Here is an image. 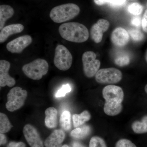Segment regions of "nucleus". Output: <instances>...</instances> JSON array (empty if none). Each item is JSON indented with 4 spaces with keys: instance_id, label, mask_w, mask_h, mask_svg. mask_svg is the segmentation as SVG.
Returning a JSON list of instances; mask_svg holds the SVG:
<instances>
[{
    "instance_id": "f704fd0d",
    "label": "nucleus",
    "mask_w": 147,
    "mask_h": 147,
    "mask_svg": "<svg viewBox=\"0 0 147 147\" xmlns=\"http://www.w3.org/2000/svg\"><path fill=\"white\" fill-rule=\"evenodd\" d=\"M72 147H85L84 146L80 143L78 142H74L72 144Z\"/></svg>"
},
{
    "instance_id": "58836bf2",
    "label": "nucleus",
    "mask_w": 147,
    "mask_h": 147,
    "mask_svg": "<svg viewBox=\"0 0 147 147\" xmlns=\"http://www.w3.org/2000/svg\"><path fill=\"white\" fill-rule=\"evenodd\" d=\"M131 1H132V0H131Z\"/></svg>"
},
{
    "instance_id": "a878e982",
    "label": "nucleus",
    "mask_w": 147,
    "mask_h": 147,
    "mask_svg": "<svg viewBox=\"0 0 147 147\" xmlns=\"http://www.w3.org/2000/svg\"><path fill=\"white\" fill-rule=\"evenodd\" d=\"M129 34L132 40L135 41H141L144 38V35L138 29H131L129 31Z\"/></svg>"
},
{
    "instance_id": "b1692460",
    "label": "nucleus",
    "mask_w": 147,
    "mask_h": 147,
    "mask_svg": "<svg viewBox=\"0 0 147 147\" xmlns=\"http://www.w3.org/2000/svg\"><path fill=\"white\" fill-rule=\"evenodd\" d=\"M89 147H107L106 143L101 137L94 136L90 140Z\"/></svg>"
},
{
    "instance_id": "e433bc0d",
    "label": "nucleus",
    "mask_w": 147,
    "mask_h": 147,
    "mask_svg": "<svg viewBox=\"0 0 147 147\" xmlns=\"http://www.w3.org/2000/svg\"><path fill=\"white\" fill-rule=\"evenodd\" d=\"M145 58H146V62H147V50L146 52V56H145Z\"/></svg>"
},
{
    "instance_id": "f3484780",
    "label": "nucleus",
    "mask_w": 147,
    "mask_h": 147,
    "mask_svg": "<svg viewBox=\"0 0 147 147\" xmlns=\"http://www.w3.org/2000/svg\"><path fill=\"white\" fill-rule=\"evenodd\" d=\"M13 8L10 5H3L0 6V30L4 28L6 21L14 14Z\"/></svg>"
},
{
    "instance_id": "7c9ffc66",
    "label": "nucleus",
    "mask_w": 147,
    "mask_h": 147,
    "mask_svg": "<svg viewBox=\"0 0 147 147\" xmlns=\"http://www.w3.org/2000/svg\"><path fill=\"white\" fill-rule=\"evenodd\" d=\"M7 147H26V145L22 142H11L8 145Z\"/></svg>"
},
{
    "instance_id": "4c0bfd02",
    "label": "nucleus",
    "mask_w": 147,
    "mask_h": 147,
    "mask_svg": "<svg viewBox=\"0 0 147 147\" xmlns=\"http://www.w3.org/2000/svg\"><path fill=\"white\" fill-rule=\"evenodd\" d=\"M61 147H69L67 145H64L63 146H62Z\"/></svg>"
},
{
    "instance_id": "6e6552de",
    "label": "nucleus",
    "mask_w": 147,
    "mask_h": 147,
    "mask_svg": "<svg viewBox=\"0 0 147 147\" xmlns=\"http://www.w3.org/2000/svg\"><path fill=\"white\" fill-rule=\"evenodd\" d=\"M96 81L100 84H115L120 82L122 74L118 69L110 67L99 69L95 75Z\"/></svg>"
},
{
    "instance_id": "5701e85b",
    "label": "nucleus",
    "mask_w": 147,
    "mask_h": 147,
    "mask_svg": "<svg viewBox=\"0 0 147 147\" xmlns=\"http://www.w3.org/2000/svg\"><path fill=\"white\" fill-rule=\"evenodd\" d=\"M130 63V58L126 54H121L116 57L115 63L119 66L123 67L128 65Z\"/></svg>"
},
{
    "instance_id": "c756f323",
    "label": "nucleus",
    "mask_w": 147,
    "mask_h": 147,
    "mask_svg": "<svg viewBox=\"0 0 147 147\" xmlns=\"http://www.w3.org/2000/svg\"><path fill=\"white\" fill-rule=\"evenodd\" d=\"M126 0H111L109 3L113 6H120L125 3Z\"/></svg>"
},
{
    "instance_id": "4be33fe9",
    "label": "nucleus",
    "mask_w": 147,
    "mask_h": 147,
    "mask_svg": "<svg viewBox=\"0 0 147 147\" xmlns=\"http://www.w3.org/2000/svg\"><path fill=\"white\" fill-rule=\"evenodd\" d=\"M12 125L10 123L8 117L4 113H0V132L1 133H7L12 128Z\"/></svg>"
},
{
    "instance_id": "39448f33",
    "label": "nucleus",
    "mask_w": 147,
    "mask_h": 147,
    "mask_svg": "<svg viewBox=\"0 0 147 147\" xmlns=\"http://www.w3.org/2000/svg\"><path fill=\"white\" fill-rule=\"evenodd\" d=\"M27 96L28 92L26 90L19 87L12 88L7 94L6 108L11 112L18 110L24 106Z\"/></svg>"
},
{
    "instance_id": "c9c22d12",
    "label": "nucleus",
    "mask_w": 147,
    "mask_h": 147,
    "mask_svg": "<svg viewBox=\"0 0 147 147\" xmlns=\"http://www.w3.org/2000/svg\"><path fill=\"white\" fill-rule=\"evenodd\" d=\"M145 90L147 94V84L145 87Z\"/></svg>"
},
{
    "instance_id": "20e7f679",
    "label": "nucleus",
    "mask_w": 147,
    "mask_h": 147,
    "mask_svg": "<svg viewBox=\"0 0 147 147\" xmlns=\"http://www.w3.org/2000/svg\"><path fill=\"white\" fill-rule=\"evenodd\" d=\"M49 65L45 60L37 59L30 63L24 65L22 67L23 72L26 76L34 80H39L47 74Z\"/></svg>"
},
{
    "instance_id": "1a4fd4ad",
    "label": "nucleus",
    "mask_w": 147,
    "mask_h": 147,
    "mask_svg": "<svg viewBox=\"0 0 147 147\" xmlns=\"http://www.w3.org/2000/svg\"><path fill=\"white\" fill-rule=\"evenodd\" d=\"M24 137L31 147H44L42 139L36 129L30 124L26 125L23 129Z\"/></svg>"
},
{
    "instance_id": "a211bd4d",
    "label": "nucleus",
    "mask_w": 147,
    "mask_h": 147,
    "mask_svg": "<svg viewBox=\"0 0 147 147\" xmlns=\"http://www.w3.org/2000/svg\"><path fill=\"white\" fill-rule=\"evenodd\" d=\"M90 119V114L88 110L83 111L80 115L74 114L72 116L74 126L76 128L78 127L89 121Z\"/></svg>"
},
{
    "instance_id": "aec40b11",
    "label": "nucleus",
    "mask_w": 147,
    "mask_h": 147,
    "mask_svg": "<svg viewBox=\"0 0 147 147\" xmlns=\"http://www.w3.org/2000/svg\"><path fill=\"white\" fill-rule=\"evenodd\" d=\"M90 132V127L85 125L81 127H76L71 131L70 135L73 138L82 139L86 137Z\"/></svg>"
},
{
    "instance_id": "0eeeda50",
    "label": "nucleus",
    "mask_w": 147,
    "mask_h": 147,
    "mask_svg": "<svg viewBox=\"0 0 147 147\" xmlns=\"http://www.w3.org/2000/svg\"><path fill=\"white\" fill-rule=\"evenodd\" d=\"M96 55L92 51H87L82 56L83 70L85 75L88 78L95 76L99 70L100 66V61L96 59Z\"/></svg>"
},
{
    "instance_id": "2eb2a0df",
    "label": "nucleus",
    "mask_w": 147,
    "mask_h": 147,
    "mask_svg": "<svg viewBox=\"0 0 147 147\" xmlns=\"http://www.w3.org/2000/svg\"><path fill=\"white\" fill-rule=\"evenodd\" d=\"M24 28V26L19 24H11L4 27L0 33V42H4L11 35L21 32Z\"/></svg>"
},
{
    "instance_id": "cd10ccee",
    "label": "nucleus",
    "mask_w": 147,
    "mask_h": 147,
    "mask_svg": "<svg viewBox=\"0 0 147 147\" xmlns=\"http://www.w3.org/2000/svg\"><path fill=\"white\" fill-rule=\"evenodd\" d=\"M115 147H137L130 140L127 139H121L116 143Z\"/></svg>"
},
{
    "instance_id": "423d86ee",
    "label": "nucleus",
    "mask_w": 147,
    "mask_h": 147,
    "mask_svg": "<svg viewBox=\"0 0 147 147\" xmlns=\"http://www.w3.org/2000/svg\"><path fill=\"white\" fill-rule=\"evenodd\" d=\"M72 55L69 50L63 45H58L55 50L54 59L55 66L62 71H66L71 67L72 63Z\"/></svg>"
},
{
    "instance_id": "ddd939ff",
    "label": "nucleus",
    "mask_w": 147,
    "mask_h": 147,
    "mask_svg": "<svg viewBox=\"0 0 147 147\" xmlns=\"http://www.w3.org/2000/svg\"><path fill=\"white\" fill-rule=\"evenodd\" d=\"M129 34L125 29L119 27L113 30L111 35V40L115 46L123 47L129 41Z\"/></svg>"
},
{
    "instance_id": "f8f14e48",
    "label": "nucleus",
    "mask_w": 147,
    "mask_h": 147,
    "mask_svg": "<svg viewBox=\"0 0 147 147\" xmlns=\"http://www.w3.org/2000/svg\"><path fill=\"white\" fill-rule=\"evenodd\" d=\"M9 62L4 60L0 61V86L1 87L6 86L13 87L16 84V81L13 77L9 74L10 68Z\"/></svg>"
},
{
    "instance_id": "9b49d317",
    "label": "nucleus",
    "mask_w": 147,
    "mask_h": 147,
    "mask_svg": "<svg viewBox=\"0 0 147 147\" xmlns=\"http://www.w3.org/2000/svg\"><path fill=\"white\" fill-rule=\"evenodd\" d=\"M110 23L108 20L100 19L93 25L90 30V36L95 42L99 43L102 41L103 34L108 30Z\"/></svg>"
},
{
    "instance_id": "393cba45",
    "label": "nucleus",
    "mask_w": 147,
    "mask_h": 147,
    "mask_svg": "<svg viewBox=\"0 0 147 147\" xmlns=\"http://www.w3.org/2000/svg\"><path fill=\"white\" fill-rule=\"evenodd\" d=\"M128 10L129 13L136 16L140 15L143 10V6L137 3H131L129 6Z\"/></svg>"
},
{
    "instance_id": "6ab92c4d",
    "label": "nucleus",
    "mask_w": 147,
    "mask_h": 147,
    "mask_svg": "<svg viewBox=\"0 0 147 147\" xmlns=\"http://www.w3.org/2000/svg\"><path fill=\"white\" fill-rule=\"evenodd\" d=\"M131 128L137 134H143L147 132V115L143 117L141 121L134 122L131 125Z\"/></svg>"
},
{
    "instance_id": "473e14b6",
    "label": "nucleus",
    "mask_w": 147,
    "mask_h": 147,
    "mask_svg": "<svg viewBox=\"0 0 147 147\" xmlns=\"http://www.w3.org/2000/svg\"><path fill=\"white\" fill-rule=\"evenodd\" d=\"M7 142L6 137L5 135L3 133L0 134V145L1 146L5 144Z\"/></svg>"
},
{
    "instance_id": "f257e3e1",
    "label": "nucleus",
    "mask_w": 147,
    "mask_h": 147,
    "mask_svg": "<svg viewBox=\"0 0 147 147\" xmlns=\"http://www.w3.org/2000/svg\"><path fill=\"white\" fill-rule=\"evenodd\" d=\"M102 94L105 100L103 107L105 114L110 116L120 114L122 110V102L124 95L121 88L115 85H108L103 88Z\"/></svg>"
},
{
    "instance_id": "7ed1b4c3",
    "label": "nucleus",
    "mask_w": 147,
    "mask_h": 147,
    "mask_svg": "<svg viewBox=\"0 0 147 147\" xmlns=\"http://www.w3.org/2000/svg\"><path fill=\"white\" fill-rule=\"evenodd\" d=\"M80 11V8L78 5L69 3L54 7L50 11V16L54 22L60 24L75 18Z\"/></svg>"
},
{
    "instance_id": "c85d7f7f",
    "label": "nucleus",
    "mask_w": 147,
    "mask_h": 147,
    "mask_svg": "<svg viewBox=\"0 0 147 147\" xmlns=\"http://www.w3.org/2000/svg\"><path fill=\"white\" fill-rule=\"evenodd\" d=\"M142 28L147 33V9L145 11L142 21Z\"/></svg>"
},
{
    "instance_id": "bb28decb",
    "label": "nucleus",
    "mask_w": 147,
    "mask_h": 147,
    "mask_svg": "<svg viewBox=\"0 0 147 147\" xmlns=\"http://www.w3.org/2000/svg\"><path fill=\"white\" fill-rule=\"evenodd\" d=\"M71 90V86L69 84H66L63 85L61 88L58 90L55 94V96L57 98L63 97L65 96L66 94L69 92Z\"/></svg>"
},
{
    "instance_id": "dca6fc26",
    "label": "nucleus",
    "mask_w": 147,
    "mask_h": 147,
    "mask_svg": "<svg viewBox=\"0 0 147 147\" xmlns=\"http://www.w3.org/2000/svg\"><path fill=\"white\" fill-rule=\"evenodd\" d=\"M45 124L48 128H55L57 125V110L54 107H50L45 110Z\"/></svg>"
},
{
    "instance_id": "4468645a",
    "label": "nucleus",
    "mask_w": 147,
    "mask_h": 147,
    "mask_svg": "<svg viewBox=\"0 0 147 147\" xmlns=\"http://www.w3.org/2000/svg\"><path fill=\"white\" fill-rule=\"evenodd\" d=\"M65 138V134L62 130L56 129L50 134L44 142L45 147H61Z\"/></svg>"
},
{
    "instance_id": "9d476101",
    "label": "nucleus",
    "mask_w": 147,
    "mask_h": 147,
    "mask_svg": "<svg viewBox=\"0 0 147 147\" xmlns=\"http://www.w3.org/2000/svg\"><path fill=\"white\" fill-rule=\"evenodd\" d=\"M32 41L31 36L28 35L22 36L9 42L6 48L11 53H21Z\"/></svg>"
},
{
    "instance_id": "72a5a7b5",
    "label": "nucleus",
    "mask_w": 147,
    "mask_h": 147,
    "mask_svg": "<svg viewBox=\"0 0 147 147\" xmlns=\"http://www.w3.org/2000/svg\"><path fill=\"white\" fill-rule=\"evenodd\" d=\"M95 3L98 5H101L107 3H109L111 0H94Z\"/></svg>"
},
{
    "instance_id": "412c9836",
    "label": "nucleus",
    "mask_w": 147,
    "mask_h": 147,
    "mask_svg": "<svg viewBox=\"0 0 147 147\" xmlns=\"http://www.w3.org/2000/svg\"><path fill=\"white\" fill-rule=\"evenodd\" d=\"M60 123L62 128L65 131L71 129V113L67 110L63 111L60 118Z\"/></svg>"
},
{
    "instance_id": "f03ea898",
    "label": "nucleus",
    "mask_w": 147,
    "mask_h": 147,
    "mask_svg": "<svg viewBox=\"0 0 147 147\" xmlns=\"http://www.w3.org/2000/svg\"><path fill=\"white\" fill-rule=\"evenodd\" d=\"M61 36L70 42L81 43L88 39L89 32L86 27L77 22H69L62 24L59 27Z\"/></svg>"
},
{
    "instance_id": "2f4dec72",
    "label": "nucleus",
    "mask_w": 147,
    "mask_h": 147,
    "mask_svg": "<svg viewBox=\"0 0 147 147\" xmlns=\"http://www.w3.org/2000/svg\"><path fill=\"white\" fill-rule=\"evenodd\" d=\"M131 24L136 27L140 26L141 24V18L138 16H135L131 19Z\"/></svg>"
}]
</instances>
